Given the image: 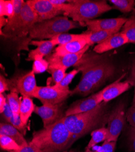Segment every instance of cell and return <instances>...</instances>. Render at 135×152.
Returning a JSON list of instances; mask_svg holds the SVG:
<instances>
[{
  "instance_id": "obj_1",
  "label": "cell",
  "mask_w": 135,
  "mask_h": 152,
  "mask_svg": "<svg viewBox=\"0 0 135 152\" xmlns=\"http://www.w3.org/2000/svg\"><path fill=\"white\" fill-rule=\"evenodd\" d=\"M110 113L108 102H103L90 111L65 116L63 121L72 134L73 143L79 138L95 130L105 127Z\"/></svg>"
},
{
  "instance_id": "obj_2",
  "label": "cell",
  "mask_w": 135,
  "mask_h": 152,
  "mask_svg": "<svg viewBox=\"0 0 135 152\" xmlns=\"http://www.w3.org/2000/svg\"><path fill=\"white\" fill-rule=\"evenodd\" d=\"M75 66L81 72V78L90 82L96 89L112 79L116 71L106 55L93 53H85Z\"/></svg>"
},
{
  "instance_id": "obj_3",
  "label": "cell",
  "mask_w": 135,
  "mask_h": 152,
  "mask_svg": "<svg viewBox=\"0 0 135 152\" xmlns=\"http://www.w3.org/2000/svg\"><path fill=\"white\" fill-rule=\"evenodd\" d=\"M73 136L63 119L56 123L35 132L30 143L44 152H61L72 144Z\"/></svg>"
},
{
  "instance_id": "obj_4",
  "label": "cell",
  "mask_w": 135,
  "mask_h": 152,
  "mask_svg": "<svg viewBox=\"0 0 135 152\" xmlns=\"http://www.w3.org/2000/svg\"><path fill=\"white\" fill-rule=\"evenodd\" d=\"M113 9L106 1L74 0L64 3L62 6L64 15L85 27V23Z\"/></svg>"
},
{
  "instance_id": "obj_5",
  "label": "cell",
  "mask_w": 135,
  "mask_h": 152,
  "mask_svg": "<svg viewBox=\"0 0 135 152\" xmlns=\"http://www.w3.org/2000/svg\"><path fill=\"white\" fill-rule=\"evenodd\" d=\"M81 25L64 15L58 16L35 24L32 28L29 37L32 39L51 40L52 38L70 30L78 28Z\"/></svg>"
},
{
  "instance_id": "obj_6",
  "label": "cell",
  "mask_w": 135,
  "mask_h": 152,
  "mask_svg": "<svg viewBox=\"0 0 135 152\" xmlns=\"http://www.w3.org/2000/svg\"><path fill=\"white\" fill-rule=\"evenodd\" d=\"M38 19L32 8L26 1L21 14L17 17L8 19L6 26L1 31V34L11 39H19L29 35Z\"/></svg>"
},
{
  "instance_id": "obj_7",
  "label": "cell",
  "mask_w": 135,
  "mask_h": 152,
  "mask_svg": "<svg viewBox=\"0 0 135 152\" xmlns=\"http://www.w3.org/2000/svg\"><path fill=\"white\" fill-rule=\"evenodd\" d=\"M125 107L124 103L120 102L110 111L107 127L108 131V136L106 141L110 142L117 141L125 125L126 119Z\"/></svg>"
},
{
  "instance_id": "obj_8",
  "label": "cell",
  "mask_w": 135,
  "mask_h": 152,
  "mask_svg": "<svg viewBox=\"0 0 135 152\" xmlns=\"http://www.w3.org/2000/svg\"><path fill=\"white\" fill-rule=\"evenodd\" d=\"M70 94V91H66L59 90L54 85L38 86L32 97L38 99L43 104L57 105L63 104L69 97Z\"/></svg>"
},
{
  "instance_id": "obj_9",
  "label": "cell",
  "mask_w": 135,
  "mask_h": 152,
  "mask_svg": "<svg viewBox=\"0 0 135 152\" xmlns=\"http://www.w3.org/2000/svg\"><path fill=\"white\" fill-rule=\"evenodd\" d=\"M90 46L87 45L81 51L76 53L59 56L55 53L51 54L46 57L49 63L48 69H64L67 70L71 66H75L83 56L86 53Z\"/></svg>"
},
{
  "instance_id": "obj_10",
  "label": "cell",
  "mask_w": 135,
  "mask_h": 152,
  "mask_svg": "<svg viewBox=\"0 0 135 152\" xmlns=\"http://www.w3.org/2000/svg\"><path fill=\"white\" fill-rule=\"evenodd\" d=\"M26 2L35 12L38 23L63 15V12L49 0H28Z\"/></svg>"
},
{
  "instance_id": "obj_11",
  "label": "cell",
  "mask_w": 135,
  "mask_h": 152,
  "mask_svg": "<svg viewBox=\"0 0 135 152\" xmlns=\"http://www.w3.org/2000/svg\"><path fill=\"white\" fill-rule=\"evenodd\" d=\"M103 102V92L101 90L87 98L73 102L66 111L65 116L78 115L90 111L95 108Z\"/></svg>"
},
{
  "instance_id": "obj_12",
  "label": "cell",
  "mask_w": 135,
  "mask_h": 152,
  "mask_svg": "<svg viewBox=\"0 0 135 152\" xmlns=\"http://www.w3.org/2000/svg\"><path fill=\"white\" fill-rule=\"evenodd\" d=\"M34 113L42 119L44 127L50 126L65 116L62 104L57 105L43 104L42 106H35Z\"/></svg>"
},
{
  "instance_id": "obj_13",
  "label": "cell",
  "mask_w": 135,
  "mask_h": 152,
  "mask_svg": "<svg viewBox=\"0 0 135 152\" xmlns=\"http://www.w3.org/2000/svg\"><path fill=\"white\" fill-rule=\"evenodd\" d=\"M128 18H115L93 20L85 23L88 31H107L118 33L122 28Z\"/></svg>"
},
{
  "instance_id": "obj_14",
  "label": "cell",
  "mask_w": 135,
  "mask_h": 152,
  "mask_svg": "<svg viewBox=\"0 0 135 152\" xmlns=\"http://www.w3.org/2000/svg\"><path fill=\"white\" fill-rule=\"evenodd\" d=\"M129 43L127 37L121 32L114 34L103 42L96 45L93 48L95 53L102 54Z\"/></svg>"
},
{
  "instance_id": "obj_15",
  "label": "cell",
  "mask_w": 135,
  "mask_h": 152,
  "mask_svg": "<svg viewBox=\"0 0 135 152\" xmlns=\"http://www.w3.org/2000/svg\"><path fill=\"white\" fill-rule=\"evenodd\" d=\"M35 74L32 70L20 77L16 82L15 88L22 97H32L36 87Z\"/></svg>"
},
{
  "instance_id": "obj_16",
  "label": "cell",
  "mask_w": 135,
  "mask_h": 152,
  "mask_svg": "<svg viewBox=\"0 0 135 152\" xmlns=\"http://www.w3.org/2000/svg\"><path fill=\"white\" fill-rule=\"evenodd\" d=\"M124 75H122L119 79L107 86L102 90L103 102H108L129 90L131 86L130 83L127 80L121 82V80L124 77Z\"/></svg>"
},
{
  "instance_id": "obj_17",
  "label": "cell",
  "mask_w": 135,
  "mask_h": 152,
  "mask_svg": "<svg viewBox=\"0 0 135 152\" xmlns=\"http://www.w3.org/2000/svg\"><path fill=\"white\" fill-rule=\"evenodd\" d=\"M30 45L37 46V48L30 50L26 60L33 61L43 59L44 57L52 54V50L55 46L50 40L32 41Z\"/></svg>"
},
{
  "instance_id": "obj_18",
  "label": "cell",
  "mask_w": 135,
  "mask_h": 152,
  "mask_svg": "<svg viewBox=\"0 0 135 152\" xmlns=\"http://www.w3.org/2000/svg\"><path fill=\"white\" fill-rule=\"evenodd\" d=\"M86 39L73 41L67 44L58 46L55 50V54L59 56L78 53L87 46Z\"/></svg>"
},
{
  "instance_id": "obj_19",
  "label": "cell",
  "mask_w": 135,
  "mask_h": 152,
  "mask_svg": "<svg viewBox=\"0 0 135 152\" xmlns=\"http://www.w3.org/2000/svg\"><path fill=\"white\" fill-rule=\"evenodd\" d=\"M0 134H4L12 138L21 146L23 147L29 143L22 134L17 129L7 122L1 123L0 124Z\"/></svg>"
},
{
  "instance_id": "obj_20",
  "label": "cell",
  "mask_w": 135,
  "mask_h": 152,
  "mask_svg": "<svg viewBox=\"0 0 135 152\" xmlns=\"http://www.w3.org/2000/svg\"><path fill=\"white\" fill-rule=\"evenodd\" d=\"M35 105L32 97H22L19 110V116L23 124L27 125L28 121L35 111Z\"/></svg>"
},
{
  "instance_id": "obj_21",
  "label": "cell",
  "mask_w": 135,
  "mask_h": 152,
  "mask_svg": "<svg viewBox=\"0 0 135 152\" xmlns=\"http://www.w3.org/2000/svg\"><path fill=\"white\" fill-rule=\"evenodd\" d=\"M85 39L87 43V45L90 46L97 43V45L100 44L108 38L111 37L112 35L116 33L111 32H107V31H87L85 32Z\"/></svg>"
},
{
  "instance_id": "obj_22",
  "label": "cell",
  "mask_w": 135,
  "mask_h": 152,
  "mask_svg": "<svg viewBox=\"0 0 135 152\" xmlns=\"http://www.w3.org/2000/svg\"><path fill=\"white\" fill-rule=\"evenodd\" d=\"M96 90V88L92 83L87 80L81 78L78 85L73 90L70 91V96L79 95L86 96L93 93Z\"/></svg>"
},
{
  "instance_id": "obj_23",
  "label": "cell",
  "mask_w": 135,
  "mask_h": 152,
  "mask_svg": "<svg viewBox=\"0 0 135 152\" xmlns=\"http://www.w3.org/2000/svg\"><path fill=\"white\" fill-rule=\"evenodd\" d=\"M84 38H85V32L81 34H73L64 33V34H59L52 38V39H51L50 40L56 46L63 45L73 41H76V40L84 39Z\"/></svg>"
},
{
  "instance_id": "obj_24",
  "label": "cell",
  "mask_w": 135,
  "mask_h": 152,
  "mask_svg": "<svg viewBox=\"0 0 135 152\" xmlns=\"http://www.w3.org/2000/svg\"><path fill=\"white\" fill-rule=\"evenodd\" d=\"M108 131L105 127L93 130L91 132V139L85 148H91L95 147L97 144L105 141L108 138Z\"/></svg>"
},
{
  "instance_id": "obj_25",
  "label": "cell",
  "mask_w": 135,
  "mask_h": 152,
  "mask_svg": "<svg viewBox=\"0 0 135 152\" xmlns=\"http://www.w3.org/2000/svg\"><path fill=\"white\" fill-rule=\"evenodd\" d=\"M121 32L126 35L129 43L135 44V15L127 19Z\"/></svg>"
},
{
  "instance_id": "obj_26",
  "label": "cell",
  "mask_w": 135,
  "mask_h": 152,
  "mask_svg": "<svg viewBox=\"0 0 135 152\" xmlns=\"http://www.w3.org/2000/svg\"><path fill=\"white\" fill-rule=\"evenodd\" d=\"M113 8L119 10L122 13H129L134 10L135 1L134 0H110Z\"/></svg>"
},
{
  "instance_id": "obj_27",
  "label": "cell",
  "mask_w": 135,
  "mask_h": 152,
  "mask_svg": "<svg viewBox=\"0 0 135 152\" xmlns=\"http://www.w3.org/2000/svg\"><path fill=\"white\" fill-rule=\"evenodd\" d=\"M7 103L9 105L14 115H19V110L22 99L18 96V92L12 91L6 96Z\"/></svg>"
},
{
  "instance_id": "obj_28",
  "label": "cell",
  "mask_w": 135,
  "mask_h": 152,
  "mask_svg": "<svg viewBox=\"0 0 135 152\" xmlns=\"http://www.w3.org/2000/svg\"><path fill=\"white\" fill-rule=\"evenodd\" d=\"M0 146L3 150L11 151L19 150L21 148L14 139L4 134H0Z\"/></svg>"
},
{
  "instance_id": "obj_29",
  "label": "cell",
  "mask_w": 135,
  "mask_h": 152,
  "mask_svg": "<svg viewBox=\"0 0 135 152\" xmlns=\"http://www.w3.org/2000/svg\"><path fill=\"white\" fill-rule=\"evenodd\" d=\"M14 10L13 0L0 1V17H7L8 19H10L14 15Z\"/></svg>"
},
{
  "instance_id": "obj_30",
  "label": "cell",
  "mask_w": 135,
  "mask_h": 152,
  "mask_svg": "<svg viewBox=\"0 0 135 152\" xmlns=\"http://www.w3.org/2000/svg\"><path fill=\"white\" fill-rule=\"evenodd\" d=\"M79 72V71L78 69H75L72 70L70 72L66 74V76L64 77V79L61 80V82H59L58 84L53 85L56 88H58L59 90L70 91V90H69V85L72 82L73 79L75 78V76L78 74Z\"/></svg>"
},
{
  "instance_id": "obj_31",
  "label": "cell",
  "mask_w": 135,
  "mask_h": 152,
  "mask_svg": "<svg viewBox=\"0 0 135 152\" xmlns=\"http://www.w3.org/2000/svg\"><path fill=\"white\" fill-rule=\"evenodd\" d=\"M116 142H110L105 141L104 143L100 145L91 148H85L84 152H115Z\"/></svg>"
},
{
  "instance_id": "obj_32",
  "label": "cell",
  "mask_w": 135,
  "mask_h": 152,
  "mask_svg": "<svg viewBox=\"0 0 135 152\" xmlns=\"http://www.w3.org/2000/svg\"><path fill=\"white\" fill-rule=\"evenodd\" d=\"M49 68V63L46 59H41L38 60H35L33 63L32 71L35 74H41L46 71Z\"/></svg>"
},
{
  "instance_id": "obj_33",
  "label": "cell",
  "mask_w": 135,
  "mask_h": 152,
  "mask_svg": "<svg viewBox=\"0 0 135 152\" xmlns=\"http://www.w3.org/2000/svg\"><path fill=\"white\" fill-rule=\"evenodd\" d=\"M52 75L54 85L58 84L61 82L66 75V70L64 69H48L47 70Z\"/></svg>"
},
{
  "instance_id": "obj_34",
  "label": "cell",
  "mask_w": 135,
  "mask_h": 152,
  "mask_svg": "<svg viewBox=\"0 0 135 152\" xmlns=\"http://www.w3.org/2000/svg\"><path fill=\"white\" fill-rule=\"evenodd\" d=\"M9 123L13 125L16 129H17L22 134H26V125L23 124L19 115H14Z\"/></svg>"
},
{
  "instance_id": "obj_35",
  "label": "cell",
  "mask_w": 135,
  "mask_h": 152,
  "mask_svg": "<svg viewBox=\"0 0 135 152\" xmlns=\"http://www.w3.org/2000/svg\"><path fill=\"white\" fill-rule=\"evenodd\" d=\"M126 119L131 126L135 127V102H133L132 105L127 110Z\"/></svg>"
},
{
  "instance_id": "obj_36",
  "label": "cell",
  "mask_w": 135,
  "mask_h": 152,
  "mask_svg": "<svg viewBox=\"0 0 135 152\" xmlns=\"http://www.w3.org/2000/svg\"><path fill=\"white\" fill-rule=\"evenodd\" d=\"M128 144L131 151L135 152V127L130 126L128 133Z\"/></svg>"
},
{
  "instance_id": "obj_37",
  "label": "cell",
  "mask_w": 135,
  "mask_h": 152,
  "mask_svg": "<svg viewBox=\"0 0 135 152\" xmlns=\"http://www.w3.org/2000/svg\"><path fill=\"white\" fill-rule=\"evenodd\" d=\"M11 152H44L41 149L36 147L34 144L29 142L27 145L21 147V148L17 151H14Z\"/></svg>"
},
{
  "instance_id": "obj_38",
  "label": "cell",
  "mask_w": 135,
  "mask_h": 152,
  "mask_svg": "<svg viewBox=\"0 0 135 152\" xmlns=\"http://www.w3.org/2000/svg\"><path fill=\"white\" fill-rule=\"evenodd\" d=\"M10 82L4 77V75H0V94L4 93L5 91L10 90Z\"/></svg>"
},
{
  "instance_id": "obj_39",
  "label": "cell",
  "mask_w": 135,
  "mask_h": 152,
  "mask_svg": "<svg viewBox=\"0 0 135 152\" xmlns=\"http://www.w3.org/2000/svg\"><path fill=\"white\" fill-rule=\"evenodd\" d=\"M1 114V115L3 116V118L4 119V120L9 123L10 120L11 119V118L13 117L14 116V113L12 112V110H11L9 105L8 104V103H7L4 111H3Z\"/></svg>"
},
{
  "instance_id": "obj_40",
  "label": "cell",
  "mask_w": 135,
  "mask_h": 152,
  "mask_svg": "<svg viewBox=\"0 0 135 152\" xmlns=\"http://www.w3.org/2000/svg\"><path fill=\"white\" fill-rule=\"evenodd\" d=\"M131 86L135 85V58L133 61L130 77L127 80Z\"/></svg>"
},
{
  "instance_id": "obj_41",
  "label": "cell",
  "mask_w": 135,
  "mask_h": 152,
  "mask_svg": "<svg viewBox=\"0 0 135 152\" xmlns=\"http://www.w3.org/2000/svg\"><path fill=\"white\" fill-rule=\"evenodd\" d=\"M7 103L6 96L4 95V93L0 94V113H2L4 110V108Z\"/></svg>"
},
{
  "instance_id": "obj_42",
  "label": "cell",
  "mask_w": 135,
  "mask_h": 152,
  "mask_svg": "<svg viewBox=\"0 0 135 152\" xmlns=\"http://www.w3.org/2000/svg\"><path fill=\"white\" fill-rule=\"evenodd\" d=\"M8 23V18H6L4 17H0V28L1 31L2 30L3 28H4Z\"/></svg>"
},
{
  "instance_id": "obj_43",
  "label": "cell",
  "mask_w": 135,
  "mask_h": 152,
  "mask_svg": "<svg viewBox=\"0 0 135 152\" xmlns=\"http://www.w3.org/2000/svg\"><path fill=\"white\" fill-rule=\"evenodd\" d=\"M134 86V97H133V102H135V85Z\"/></svg>"
},
{
  "instance_id": "obj_44",
  "label": "cell",
  "mask_w": 135,
  "mask_h": 152,
  "mask_svg": "<svg viewBox=\"0 0 135 152\" xmlns=\"http://www.w3.org/2000/svg\"><path fill=\"white\" fill-rule=\"evenodd\" d=\"M133 15H135V9H134V10H133Z\"/></svg>"
},
{
  "instance_id": "obj_45",
  "label": "cell",
  "mask_w": 135,
  "mask_h": 152,
  "mask_svg": "<svg viewBox=\"0 0 135 152\" xmlns=\"http://www.w3.org/2000/svg\"><path fill=\"white\" fill-rule=\"evenodd\" d=\"M70 152H74V151H70Z\"/></svg>"
}]
</instances>
